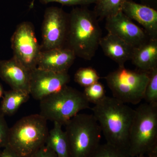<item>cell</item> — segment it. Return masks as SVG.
Listing matches in <instances>:
<instances>
[{"instance_id":"6da1fadb","label":"cell","mask_w":157,"mask_h":157,"mask_svg":"<svg viewBox=\"0 0 157 157\" xmlns=\"http://www.w3.org/2000/svg\"><path fill=\"white\" fill-rule=\"evenodd\" d=\"M91 109L106 143L128 151L129 135L135 109L113 97L107 96Z\"/></svg>"},{"instance_id":"7a4b0ae2","label":"cell","mask_w":157,"mask_h":157,"mask_svg":"<svg viewBox=\"0 0 157 157\" xmlns=\"http://www.w3.org/2000/svg\"><path fill=\"white\" fill-rule=\"evenodd\" d=\"M98 18L86 7L74 8L69 14L66 46L76 57L90 60L95 55L102 37Z\"/></svg>"},{"instance_id":"3957f363","label":"cell","mask_w":157,"mask_h":157,"mask_svg":"<svg viewBox=\"0 0 157 157\" xmlns=\"http://www.w3.org/2000/svg\"><path fill=\"white\" fill-rule=\"evenodd\" d=\"M48 132L47 121L40 114L24 117L10 128L6 146L19 157H31L45 145Z\"/></svg>"},{"instance_id":"277c9868","label":"cell","mask_w":157,"mask_h":157,"mask_svg":"<svg viewBox=\"0 0 157 157\" xmlns=\"http://www.w3.org/2000/svg\"><path fill=\"white\" fill-rule=\"evenodd\" d=\"M135 110L129 135V155L157 153V106L144 103Z\"/></svg>"},{"instance_id":"5b68a950","label":"cell","mask_w":157,"mask_h":157,"mask_svg":"<svg viewBox=\"0 0 157 157\" xmlns=\"http://www.w3.org/2000/svg\"><path fill=\"white\" fill-rule=\"evenodd\" d=\"M39 102V114L62 126L81 110L90 108L83 93L67 85Z\"/></svg>"},{"instance_id":"8992f818","label":"cell","mask_w":157,"mask_h":157,"mask_svg":"<svg viewBox=\"0 0 157 157\" xmlns=\"http://www.w3.org/2000/svg\"><path fill=\"white\" fill-rule=\"evenodd\" d=\"M65 126L70 157H90L101 144L102 132L93 114L78 113Z\"/></svg>"},{"instance_id":"52a82bcc","label":"cell","mask_w":157,"mask_h":157,"mask_svg":"<svg viewBox=\"0 0 157 157\" xmlns=\"http://www.w3.org/2000/svg\"><path fill=\"white\" fill-rule=\"evenodd\" d=\"M149 78V73L119 67L104 77L114 98L124 103L136 105L144 99Z\"/></svg>"},{"instance_id":"ba28073f","label":"cell","mask_w":157,"mask_h":157,"mask_svg":"<svg viewBox=\"0 0 157 157\" xmlns=\"http://www.w3.org/2000/svg\"><path fill=\"white\" fill-rule=\"evenodd\" d=\"M13 57L31 72L37 67L41 52L32 23L24 21L17 26L11 38Z\"/></svg>"},{"instance_id":"9c48e42d","label":"cell","mask_w":157,"mask_h":157,"mask_svg":"<svg viewBox=\"0 0 157 157\" xmlns=\"http://www.w3.org/2000/svg\"><path fill=\"white\" fill-rule=\"evenodd\" d=\"M69 25V14L56 7L47 8L42 25L41 50L66 46Z\"/></svg>"},{"instance_id":"30bf717a","label":"cell","mask_w":157,"mask_h":157,"mask_svg":"<svg viewBox=\"0 0 157 157\" xmlns=\"http://www.w3.org/2000/svg\"><path fill=\"white\" fill-rule=\"evenodd\" d=\"M70 81L68 73H55L36 67L30 72V95L40 101L59 90Z\"/></svg>"},{"instance_id":"8fae6325","label":"cell","mask_w":157,"mask_h":157,"mask_svg":"<svg viewBox=\"0 0 157 157\" xmlns=\"http://www.w3.org/2000/svg\"><path fill=\"white\" fill-rule=\"evenodd\" d=\"M105 28L108 33L115 35L134 48L144 43L149 37L122 11L106 18Z\"/></svg>"},{"instance_id":"7c38bea8","label":"cell","mask_w":157,"mask_h":157,"mask_svg":"<svg viewBox=\"0 0 157 157\" xmlns=\"http://www.w3.org/2000/svg\"><path fill=\"white\" fill-rule=\"evenodd\" d=\"M76 56L68 47L41 51L37 67L55 73H68Z\"/></svg>"},{"instance_id":"4fadbf2b","label":"cell","mask_w":157,"mask_h":157,"mask_svg":"<svg viewBox=\"0 0 157 157\" xmlns=\"http://www.w3.org/2000/svg\"><path fill=\"white\" fill-rule=\"evenodd\" d=\"M121 11L132 21L140 24L149 38L157 39V10L130 0L124 3Z\"/></svg>"},{"instance_id":"5bb4252c","label":"cell","mask_w":157,"mask_h":157,"mask_svg":"<svg viewBox=\"0 0 157 157\" xmlns=\"http://www.w3.org/2000/svg\"><path fill=\"white\" fill-rule=\"evenodd\" d=\"M0 77L11 89L29 94L30 72L14 58L0 62Z\"/></svg>"},{"instance_id":"9a60e30c","label":"cell","mask_w":157,"mask_h":157,"mask_svg":"<svg viewBox=\"0 0 157 157\" xmlns=\"http://www.w3.org/2000/svg\"><path fill=\"white\" fill-rule=\"evenodd\" d=\"M99 46L105 55L119 67H124L128 61L131 60L134 48L118 37L108 33L101 38Z\"/></svg>"},{"instance_id":"2e32d148","label":"cell","mask_w":157,"mask_h":157,"mask_svg":"<svg viewBox=\"0 0 157 157\" xmlns=\"http://www.w3.org/2000/svg\"><path fill=\"white\" fill-rule=\"evenodd\" d=\"M131 60L138 70L143 72L149 73L157 67V39L149 38L134 48Z\"/></svg>"},{"instance_id":"e0dca14e","label":"cell","mask_w":157,"mask_h":157,"mask_svg":"<svg viewBox=\"0 0 157 157\" xmlns=\"http://www.w3.org/2000/svg\"><path fill=\"white\" fill-rule=\"evenodd\" d=\"M45 144L54 151L57 157H70L67 137L60 124L53 123V127L48 132Z\"/></svg>"},{"instance_id":"ac0fdd59","label":"cell","mask_w":157,"mask_h":157,"mask_svg":"<svg viewBox=\"0 0 157 157\" xmlns=\"http://www.w3.org/2000/svg\"><path fill=\"white\" fill-rule=\"evenodd\" d=\"M0 107V113L4 116H12L20 107L29 99L30 94L22 91L11 89L4 91Z\"/></svg>"},{"instance_id":"d6986e66","label":"cell","mask_w":157,"mask_h":157,"mask_svg":"<svg viewBox=\"0 0 157 157\" xmlns=\"http://www.w3.org/2000/svg\"><path fill=\"white\" fill-rule=\"evenodd\" d=\"M130 0H98L94 11L97 17L106 19L121 11L124 3Z\"/></svg>"},{"instance_id":"ffe728a7","label":"cell","mask_w":157,"mask_h":157,"mask_svg":"<svg viewBox=\"0 0 157 157\" xmlns=\"http://www.w3.org/2000/svg\"><path fill=\"white\" fill-rule=\"evenodd\" d=\"M100 78L97 71L90 67L80 68L74 75L75 81L84 88L98 82Z\"/></svg>"},{"instance_id":"44dd1931","label":"cell","mask_w":157,"mask_h":157,"mask_svg":"<svg viewBox=\"0 0 157 157\" xmlns=\"http://www.w3.org/2000/svg\"><path fill=\"white\" fill-rule=\"evenodd\" d=\"M149 76L144 99L147 104L157 106V67L149 72Z\"/></svg>"},{"instance_id":"7402d4cb","label":"cell","mask_w":157,"mask_h":157,"mask_svg":"<svg viewBox=\"0 0 157 157\" xmlns=\"http://www.w3.org/2000/svg\"><path fill=\"white\" fill-rule=\"evenodd\" d=\"M90 157H130L128 151L106 143L100 144Z\"/></svg>"},{"instance_id":"603a6c76","label":"cell","mask_w":157,"mask_h":157,"mask_svg":"<svg viewBox=\"0 0 157 157\" xmlns=\"http://www.w3.org/2000/svg\"><path fill=\"white\" fill-rule=\"evenodd\" d=\"M82 93L88 102L94 105L102 101L106 96L104 86L99 81L85 87Z\"/></svg>"},{"instance_id":"cb8c5ba5","label":"cell","mask_w":157,"mask_h":157,"mask_svg":"<svg viewBox=\"0 0 157 157\" xmlns=\"http://www.w3.org/2000/svg\"><path fill=\"white\" fill-rule=\"evenodd\" d=\"M10 128L5 116L0 113V149L6 147L8 144Z\"/></svg>"},{"instance_id":"d4e9b609","label":"cell","mask_w":157,"mask_h":157,"mask_svg":"<svg viewBox=\"0 0 157 157\" xmlns=\"http://www.w3.org/2000/svg\"><path fill=\"white\" fill-rule=\"evenodd\" d=\"M42 4H47L51 2L59 3L64 6H86L95 4L98 0H39Z\"/></svg>"},{"instance_id":"484cf974","label":"cell","mask_w":157,"mask_h":157,"mask_svg":"<svg viewBox=\"0 0 157 157\" xmlns=\"http://www.w3.org/2000/svg\"><path fill=\"white\" fill-rule=\"evenodd\" d=\"M31 157H57V156L53 150L45 144Z\"/></svg>"},{"instance_id":"4316f807","label":"cell","mask_w":157,"mask_h":157,"mask_svg":"<svg viewBox=\"0 0 157 157\" xmlns=\"http://www.w3.org/2000/svg\"><path fill=\"white\" fill-rule=\"evenodd\" d=\"M0 157H19L13 150L6 146L0 151Z\"/></svg>"},{"instance_id":"83f0119b","label":"cell","mask_w":157,"mask_h":157,"mask_svg":"<svg viewBox=\"0 0 157 157\" xmlns=\"http://www.w3.org/2000/svg\"><path fill=\"white\" fill-rule=\"evenodd\" d=\"M141 4L151 7L156 10L157 8V0H139Z\"/></svg>"},{"instance_id":"f1b7e54d","label":"cell","mask_w":157,"mask_h":157,"mask_svg":"<svg viewBox=\"0 0 157 157\" xmlns=\"http://www.w3.org/2000/svg\"><path fill=\"white\" fill-rule=\"evenodd\" d=\"M136 157H157V153L150 154L146 155H140Z\"/></svg>"},{"instance_id":"f546056e","label":"cell","mask_w":157,"mask_h":157,"mask_svg":"<svg viewBox=\"0 0 157 157\" xmlns=\"http://www.w3.org/2000/svg\"><path fill=\"white\" fill-rule=\"evenodd\" d=\"M4 92V90H3L2 86L0 83V98L2 97Z\"/></svg>"},{"instance_id":"4dcf8cb0","label":"cell","mask_w":157,"mask_h":157,"mask_svg":"<svg viewBox=\"0 0 157 157\" xmlns=\"http://www.w3.org/2000/svg\"><path fill=\"white\" fill-rule=\"evenodd\" d=\"M0 151H1V150H0Z\"/></svg>"}]
</instances>
